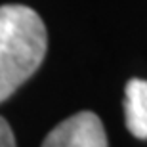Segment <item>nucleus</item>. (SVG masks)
I'll return each mask as SVG.
<instances>
[{"instance_id": "3", "label": "nucleus", "mask_w": 147, "mask_h": 147, "mask_svg": "<svg viewBox=\"0 0 147 147\" xmlns=\"http://www.w3.org/2000/svg\"><path fill=\"white\" fill-rule=\"evenodd\" d=\"M126 130L138 140H147V80L130 78L124 88Z\"/></svg>"}, {"instance_id": "1", "label": "nucleus", "mask_w": 147, "mask_h": 147, "mask_svg": "<svg viewBox=\"0 0 147 147\" xmlns=\"http://www.w3.org/2000/svg\"><path fill=\"white\" fill-rule=\"evenodd\" d=\"M48 50L42 17L29 6L0 8V101L36 73Z\"/></svg>"}, {"instance_id": "2", "label": "nucleus", "mask_w": 147, "mask_h": 147, "mask_svg": "<svg viewBox=\"0 0 147 147\" xmlns=\"http://www.w3.org/2000/svg\"><path fill=\"white\" fill-rule=\"evenodd\" d=\"M42 147H107L103 122L92 111H80L55 126Z\"/></svg>"}, {"instance_id": "4", "label": "nucleus", "mask_w": 147, "mask_h": 147, "mask_svg": "<svg viewBox=\"0 0 147 147\" xmlns=\"http://www.w3.org/2000/svg\"><path fill=\"white\" fill-rule=\"evenodd\" d=\"M0 147H16V140L6 119H0Z\"/></svg>"}]
</instances>
